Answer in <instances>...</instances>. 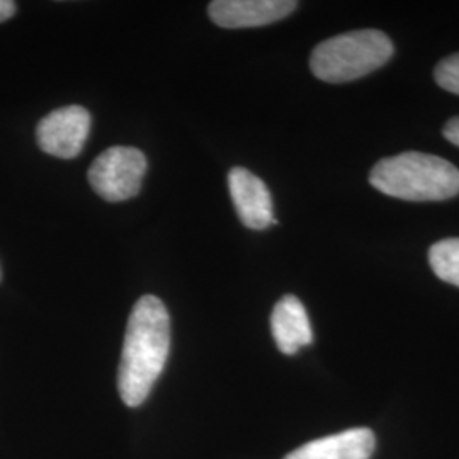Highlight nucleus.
<instances>
[{
	"instance_id": "1",
	"label": "nucleus",
	"mask_w": 459,
	"mask_h": 459,
	"mask_svg": "<svg viewBox=\"0 0 459 459\" xmlns=\"http://www.w3.org/2000/svg\"><path fill=\"white\" fill-rule=\"evenodd\" d=\"M170 352V318L164 301L142 296L128 318L117 388L128 407H140L164 371Z\"/></svg>"
},
{
	"instance_id": "2",
	"label": "nucleus",
	"mask_w": 459,
	"mask_h": 459,
	"mask_svg": "<svg viewBox=\"0 0 459 459\" xmlns=\"http://www.w3.org/2000/svg\"><path fill=\"white\" fill-rule=\"evenodd\" d=\"M371 186L405 201H444L459 195V169L443 157L405 152L379 160L369 174Z\"/></svg>"
},
{
	"instance_id": "3",
	"label": "nucleus",
	"mask_w": 459,
	"mask_h": 459,
	"mask_svg": "<svg viewBox=\"0 0 459 459\" xmlns=\"http://www.w3.org/2000/svg\"><path fill=\"white\" fill-rule=\"evenodd\" d=\"M394 56L392 39L377 30L328 38L313 49V75L328 83H344L369 75Z\"/></svg>"
},
{
	"instance_id": "4",
	"label": "nucleus",
	"mask_w": 459,
	"mask_h": 459,
	"mask_svg": "<svg viewBox=\"0 0 459 459\" xmlns=\"http://www.w3.org/2000/svg\"><path fill=\"white\" fill-rule=\"evenodd\" d=\"M147 157L134 147H111L92 162L87 178L99 196L111 203L134 197L143 184Z\"/></svg>"
},
{
	"instance_id": "5",
	"label": "nucleus",
	"mask_w": 459,
	"mask_h": 459,
	"mask_svg": "<svg viewBox=\"0 0 459 459\" xmlns=\"http://www.w3.org/2000/svg\"><path fill=\"white\" fill-rule=\"evenodd\" d=\"M91 133V115L82 106H65L45 116L36 128L39 148L58 159L81 155Z\"/></svg>"
},
{
	"instance_id": "6",
	"label": "nucleus",
	"mask_w": 459,
	"mask_h": 459,
	"mask_svg": "<svg viewBox=\"0 0 459 459\" xmlns=\"http://www.w3.org/2000/svg\"><path fill=\"white\" fill-rule=\"evenodd\" d=\"M296 7L291 0H214L208 13L216 26L242 30L273 24L290 16Z\"/></svg>"
},
{
	"instance_id": "7",
	"label": "nucleus",
	"mask_w": 459,
	"mask_h": 459,
	"mask_svg": "<svg viewBox=\"0 0 459 459\" xmlns=\"http://www.w3.org/2000/svg\"><path fill=\"white\" fill-rule=\"evenodd\" d=\"M229 189L240 221L250 230H264L276 223L273 197L255 174L244 167H233L229 174Z\"/></svg>"
},
{
	"instance_id": "8",
	"label": "nucleus",
	"mask_w": 459,
	"mask_h": 459,
	"mask_svg": "<svg viewBox=\"0 0 459 459\" xmlns=\"http://www.w3.org/2000/svg\"><path fill=\"white\" fill-rule=\"evenodd\" d=\"M377 437L371 429H347L344 432L303 444L284 459H369Z\"/></svg>"
},
{
	"instance_id": "9",
	"label": "nucleus",
	"mask_w": 459,
	"mask_h": 459,
	"mask_svg": "<svg viewBox=\"0 0 459 459\" xmlns=\"http://www.w3.org/2000/svg\"><path fill=\"white\" fill-rule=\"evenodd\" d=\"M271 330L279 351L286 356H293L301 347L313 342L308 313L293 295H286L276 303L271 315Z\"/></svg>"
},
{
	"instance_id": "10",
	"label": "nucleus",
	"mask_w": 459,
	"mask_h": 459,
	"mask_svg": "<svg viewBox=\"0 0 459 459\" xmlns=\"http://www.w3.org/2000/svg\"><path fill=\"white\" fill-rule=\"evenodd\" d=\"M429 263L437 278L459 288V238H444L430 247Z\"/></svg>"
},
{
	"instance_id": "11",
	"label": "nucleus",
	"mask_w": 459,
	"mask_h": 459,
	"mask_svg": "<svg viewBox=\"0 0 459 459\" xmlns=\"http://www.w3.org/2000/svg\"><path fill=\"white\" fill-rule=\"evenodd\" d=\"M434 77L444 91L459 96V53L444 58L443 62L436 66Z\"/></svg>"
},
{
	"instance_id": "12",
	"label": "nucleus",
	"mask_w": 459,
	"mask_h": 459,
	"mask_svg": "<svg viewBox=\"0 0 459 459\" xmlns=\"http://www.w3.org/2000/svg\"><path fill=\"white\" fill-rule=\"evenodd\" d=\"M443 134L444 138H446L447 142H451L453 145L459 147V116L453 117V119H449V121L446 123Z\"/></svg>"
},
{
	"instance_id": "13",
	"label": "nucleus",
	"mask_w": 459,
	"mask_h": 459,
	"mask_svg": "<svg viewBox=\"0 0 459 459\" xmlns=\"http://www.w3.org/2000/svg\"><path fill=\"white\" fill-rule=\"evenodd\" d=\"M16 2H13V0H0V22L9 21L11 17L16 14Z\"/></svg>"
}]
</instances>
